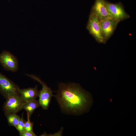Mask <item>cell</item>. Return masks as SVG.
<instances>
[{
  "label": "cell",
  "mask_w": 136,
  "mask_h": 136,
  "mask_svg": "<svg viewBox=\"0 0 136 136\" xmlns=\"http://www.w3.org/2000/svg\"><path fill=\"white\" fill-rule=\"evenodd\" d=\"M62 110L78 115L88 111L92 103L90 94L78 84L60 83L55 96Z\"/></svg>",
  "instance_id": "cell-1"
},
{
  "label": "cell",
  "mask_w": 136,
  "mask_h": 136,
  "mask_svg": "<svg viewBox=\"0 0 136 136\" xmlns=\"http://www.w3.org/2000/svg\"><path fill=\"white\" fill-rule=\"evenodd\" d=\"M26 75L38 81L42 85V88L39 91V101L42 109L47 110L50 103L51 98L53 96V91L51 88L48 87L46 83L37 76L32 74H26Z\"/></svg>",
  "instance_id": "cell-2"
},
{
  "label": "cell",
  "mask_w": 136,
  "mask_h": 136,
  "mask_svg": "<svg viewBox=\"0 0 136 136\" xmlns=\"http://www.w3.org/2000/svg\"><path fill=\"white\" fill-rule=\"evenodd\" d=\"M19 86L0 73V93L6 99L19 95Z\"/></svg>",
  "instance_id": "cell-3"
},
{
  "label": "cell",
  "mask_w": 136,
  "mask_h": 136,
  "mask_svg": "<svg viewBox=\"0 0 136 136\" xmlns=\"http://www.w3.org/2000/svg\"><path fill=\"white\" fill-rule=\"evenodd\" d=\"M105 4L109 17L119 23L130 17L121 2L114 4L105 0Z\"/></svg>",
  "instance_id": "cell-4"
},
{
  "label": "cell",
  "mask_w": 136,
  "mask_h": 136,
  "mask_svg": "<svg viewBox=\"0 0 136 136\" xmlns=\"http://www.w3.org/2000/svg\"><path fill=\"white\" fill-rule=\"evenodd\" d=\"M87 28L89 33L98 42L106 43L103 36L100 21L91 13H90Z\"/></svg>",
  "instance_id": "cell-5"
},
{
  "label": "cell",
  "mask_w": 136,
  "mask_h": 136,
  "mask_svg": "<svg viewBox=\"0 0 136 136\" xmlns=\"http://www.w3.org/2000/svg\"><path fill=\"white\" fill-rule=\"evenodd\" d=\"M0 63L4 69L8 71L15 72L18 69L17 58L7 51H3L0 54Z\"/></svg>",
  "instance_id": "cell-6"
},
{
  "label": "cell",
  "mask_w": 136,
  "mask_h": 136,
  "mask_svg": "<svg viewBox=\"0 0 136 136\" xmlns=\"http://www.w3.org/2000/svg\"><path fill=\"white\" fill-rule=\"evenodd\" d=\"M6 99L3 107L5 112L17 113L22 110V106L24 102L19 95L11 96Z\"/></svg>",
  "instance_id": "cell-7"
},
{
  "label": "cell",
  "mask_w": 136,
  "mask_h": 136,
  "mask_svg": "<svg viewBox=\"0 0 136 136\" xmlns=\"http://www.w3.org/2000/svg\"><path fill=\"white\" fill-rule=\"evenodd\" d=\"M100 22L103 36L106 43L113 33L119 22L109 17L100 20Z\"/></svg>",
  "instance_id": "cell-8"
},
{
  "label": "cell",
  "mask_w": 136,
  "mask_h": 136,
  "mask_svg": "<svg viewBox=\"0 0 136 136\" xmlns=\"http://www.w3.org/2000/svg\"><path fill=\"white\" fill-rule=\"evenodd\" d=\"M91 13L100 21L109 17L105 5V0H95Z\"/></svg>",
  "instance_id": "cell-9"
},
{
  "label": "cell",
  "mask_w": 136,
  "mask_h": 136,
  "mask_svg": "<svg viewBox=\"0 0 136 136\" xmlns=\"http://www.w3.org/2000/svg\"><path fill=\"white\" fill-rule=\"evenodd\" d=\"M39 92L37 85L33 88L20 89L19 90V95L24 102L36 99L39 97Z\"/></svg>",
  "instance_id": "cell-10"
},
{
  "label": "cell",
  "mask_w": 136,
  "mask_h": 136,
  "mask_svg": "<svg viewBox=\"0 0 136 136\" xmlns=\"http://www.w3.org/2000/svg\"><path fill=\"white\" fill-rule=\"evenodd\" d=\"M40 106L39 100L36 99L32 101L24 102L22 107V109L25 110L30 118L34 111Z\"/></svg>",
  "instance_id": "cell-11"
},
{
  "label": "cell",
  "mask_w": 136,
  "mask_h": 136,
  "mask_svg": "<svg viewBox=\"0 0 136 136\" xmlns=\"http://www.w3.org/2000/svg\"><path fill=\"white\" fill-rule=\"evenodd\" d=\"M9 125L16 128L19 120L20 118V116L16 113L5 112Z\"/></svg>",
  "instance_id": "cell-12"
},
{
  "label": "cell",
  "mask_w": 136,
  "mask_h": 136,
  "mask_svg": "<svg viewBox=\"0 0 136 136\" xmlns=\"http://www.w3.org/2000/svg\"><path fill=\"white\" fill-rule=\"evenodd\" d=\"M23 117V113L22 114L19 120L16 129L19 132L25 131L24 128V122H25Z\"/></svg>",
  "instance_id": "cell-13"
},
{
  "label": "cell",
  "mask_w": 136,
  "mask_h": 136,
  "mask_svg": "<svg viewBox=\"0 0 136 136\" xmlns=\"http://www.w3.org/2000/svg\"><path fill=\"white\" fill-rule=\"evenodd\" d=\"M27 114V120L24 122V128L25 131L30 132H33V123L31 122L30 118L29 115Z\"/></svg>",
  "instance_id": "cell-14"
},
{
  "label": "cell",
  "mask_w": 136,
  "mask_h": 136,
  "mask_svg": "<svg viewBox=\"0 0 136 136\" xmlns=\"http://www.w3.org/2000/svg\"><path fill=\"white\" fill-rule=\"evenodd\" d=\"M19 135L20 136H36L37 135L33 132H30L26 131L19 132Z\"/></svg>",
  "instance_id": "cell-15"
},
{
  "label": "cell",
  "mask_w": 136,
  "mask_h": 136,
  "mask_svg": "<svg viewBox=\"0 0 136 136\" xmlns=\"http://www.w3.org/2000/svg\"><path fill=\"white\" fill-rule=\"evenodd\" d=\"M48 135L47 133L45 132L43 133L42 134H41L40 136H46Z\"/></svg>",
  "instance_id": "cell-16"
}]
</instances>
